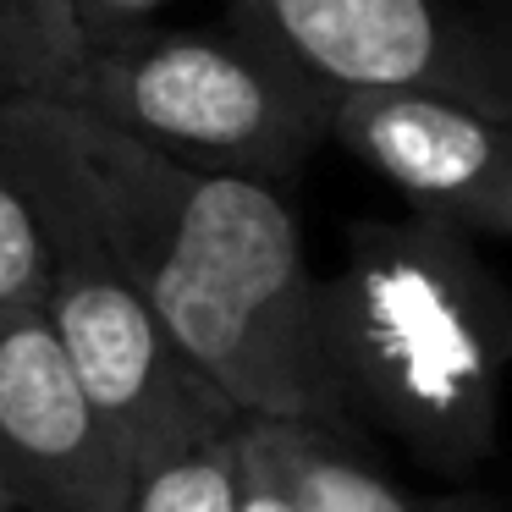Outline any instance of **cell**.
Here are the masks:
<instances>
[{"instance_id": "cell-1", "label": "cell", "mask_w": 512, "mask_h": 512, "mask_svg": "<svg viewBox=\"0 0 512 512\" xmlns=\"http://www.w3.org/2000/svg\"><path fill=\"white\" fill-rule=\"evenodd\" d=\"M0 155L89 232L243 419L342 424L320 353V276L276 188L160 160L39 94L0 105Z\"/></svg>"}, {"instance_id": "cell-2", "label": "cell", "mask_w": 512, "mask_h": 512, "mask_svg": "<svg viewBox=\"0 0 512 512\" xmlns=\"http://www.w3.org/2000/svg\"><path fill=\"white\" fill-rule=\"evenodd\" d=\"M320 353L347 419H369L435 474L490 457L512 364V303L474 237L424 215L358 221L320 281Z\"/></svg>"}, {"instance_id": "cell-3", "label": "cell", "mask_w": 512, "mask_h": 512, "mask_svg": "<svg viewBox=\"0 0 512 512\" xmlns=\"http://www.w3.org/2000/svg\"><path fill=\"white\" fill-rule=\"evenodd\" d=\"M39 100L72 105L160 160L276 193L325 144V94L232 28H144L83 56Z\"/></svg>"}, {"instance_id": "cell-4", "label": "cell", "mask_w": 512, "mask_h": 512, "mask_svg": "<svg viewBox=\"0 0 512 512\" xmlns=\"http://www.w3.org/2000/svg\"><path fill=\"white\" fill-rule=\"evenodd\" d=\"M34 204L50 232V292L39 309L133 474L232 435L243 413L171 342V331L133 292V281L89 243L72 215L45 199Z\"/></svg>"}, {"instance_id": "cell-5", "label": "cell", "mask_w": 512, "mask_h": 512, "mask_svg": "<svg viewBox=\"0 0 512 512\" xmlns=\"http://www.w3.org/2000/svg\"><path fill=\"white\" fill-rule=\"evenodd\" d=\"M226 17L325 100L419 89L512 122L507 39L463 0H226Z\"/></svg>"}, {"instance_id": "cell-6", "label": "cell", "mask_w": 512, "mask_h": 512, "mask_svg": "<svg viewBox=\"0 0 512 512\" xmlns=\"http://www.w3.org/2000/svg\"><path fill=\"white\" fill-rule=\"evenodd\" d=\"M325 138L375 171L408 215L441 221L474 243L512 237V138L501 116L419 89L331 94Z\"/></svg>"}, {"instance_id": "cell-7", "label": "cell", "mask_w": 512, "mask_h": 512, "mask_svg": "<svg viewBox=\"0 0 512 512\" xmlns=\"http://www.w3.org/2000/svg\"><path fill=\"white\" fill-rule=\"evenodd\" d=\"M0 463L28 512H122L138 479L45 309L0 314Z\"/></svg>"}, {"instance_id": "cell-8", "label": "cell", "mask_w": 512, "mask_h": 512, "mask_svg": "<svg viewBox=\"0 0 512 512\" xmlns=\"http://www.w3.org/2000/svg\"><path fill=\"white\" fill-rule=\"evenodd\" d=\"M237 435L281 485L292 512H430V501H413L397 479H386L375 463H364L325 424L243 419Z\"/></svg>"}, {"instance_id": "cell-9", "label": "cell", "mask_w": 512, "mask_h": 512, "mask_svg": "<svg viewBox=\"0 0 512 512\" xmlns=\"http://www.w3.org/2000/svg\"><path fill=\"white\" fill-rule=\"evenodd\" d=\"M0 56L23 94H50L83 61V39L67 0H0Z\"/></svg>"}, {"instance_id": "cell-10", "label": "cell", "mask_w": 512, "mask_h": 512, "mask_svg": "<svg viewBox=\"0 0 512 512\" xmlns=\"http://www.w3.org/2000/svg\"><path fill=\"white\" fill-rule=\"evenodd\" d=\"M237 496V446L232 435L155 463L133 479L122 512H232Z\"/></svg>"}, {"instance_id": "cell-11", "label": "cell", "mask_w": 512, "mask_h": 512, "mask_svg": "<svg viewBox=\"0 0 512 512\" xmlns=\"http://www.w3.org/2000/svg\"><path fill=\"white\" fill-rule=\"evenodd\" d=\"M50 292V232L34 193L0 155V314L39 309Z\"/></svg>"}, {"instance_id": "cell-12", "label": "cell", "mask_w": 512, "mask_h": 512, "mask_svg": "<svg viewBox=\"0 0 512 512\" xmlns=\"http://www.w3.org/2000/svg\"><path fill=\"white\" fill-rule=\"evenodd\" d=\"M67 6H72V23H78L83 56H94V50H111L122 39L155 28V17L171 0H67Z\"/></svg>"}, {"instance_id": "cell-13", "label": "cell", "mask_w": 512, "mask_h": 512, "mask_svg": "<svg viewBox=\"0 0 512 512\" xmlns=\"http://www.w3.org/2000/svg\"><path fill=\"white\" fill-rule=\"evenodd\" d=\"M232 446H237V496H232V512H292V501L281 496V485L265 474V463L248 452L237 430H232Z\"/></svg>"}, {"instance_id": "cell-14", "label": "cell", "mask_w": 512, "mask_h": 512, "mask_svg": "<svg viewBox=\"0 0 512 512\" xmlns=\"http://www.w3.org/2000/svg\"><path fill=\"white\" fill-rule=\"evenodd\" d=\"M430 512H501L490 496H446V501H430Z\"/></svg>"}, {"instance_id": "cell-15", "label": "cell", "mask_w": 512, "mask_h": 512, "mask_svg": "<svg viewBox=\"0 0 512 512\" xmlns=\"http://www.w3.org/2000/svg\"><path fill=\"white\" fill-rule=\"evenodd\" d=\"M0 512H28L23 496H17V485H12V474H6V463H0Z\"/></svg>"}, {"instance_id": "cell-16", "label": "cell", "mask_w": 512, "mask_h": 512, "mask_svg": "<svg viewBox=\"0 0 512 512\" xmlns=\"http://www.w3.org/2000/svg\"><path fill=\"white\" fill-rule=\"evenodd\" d=\"M6 100H23V83H17V72H12V61L0 56V105Z\"/></svg>"}, {"instance_id": "cell-17", "label": "cell", "mask_w": 512, "mask_h": 512, "mask_svg": "<svg viewBox=\"0 0 512 512\" xmlns=\"http://www.w3.org/2000/svg\"><path fill=\"white\" fill-rule=\"evenodd\" d=\"M463 6H474V12H490V6H501V0H463Z\"/></svg>"}]
</instances>
